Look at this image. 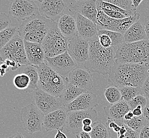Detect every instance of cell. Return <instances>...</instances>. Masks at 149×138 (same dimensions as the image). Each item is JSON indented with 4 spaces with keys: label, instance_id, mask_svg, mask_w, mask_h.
Segmentation results:
<instances>
[{
    "label": "cell",
    "instance_id": "1",
    "mask_svg": "<svg viewBox=\"0 0 149 138\" xmlns=\"http://www.w3.org/2000/svg\"><path fill=\"white\" fill-rule=\"evenodd\" d=\"M108 75L109 81L118 88L125 86L141 87L149 75V65L115 61Z\"/></svg>",
    "mask_w": 149,
    "mask_h": 138
},
{
    "label": "cell",
    "instance_id": "2",
    "mask_svg": "<svg viewBox=\"0 0 149 138\" xmlns=\"http://www.w3.org/2000/svg\"><path fill=\"white\" fill-rule=\"evenodd\" d=\"M89 53L84 68L91 72L106 75L110 73L116 61L117 49L104 48L99 43L97 36L89 40Z\"/></svg>",
    "mask_w": 149,
    "mask_h": 138
},
{
    "label": "cell",
    "instance_id": "3",
    "mask_svg": "<svg viewBox=\"0 0 149 138\" xmlns=\"http://www.w3.org/2000/svg\"><path fill=\"white\" fill-rule=\"evenodd\" d=\"M53 22L39 13L22 21L17 33L24 41L42 44Z\"/></svg>",
    "mask_w": 149,
    "mask_h": 138
},
{
    "label": "cell",
    "instance_id": "4",
    "mask_svg": "<svg viewBox=\"0 0 149 138\" xmlns=\"http://www.w3.org/2000/svg\"><path fill=\"white\" fill-rule=\"evenodd\" d=\"M115 61L149 65V39L136 42L123 43L117 50Z\"/></svg>",
    "mask_w": 149,
    "mask_h": 138
},
{
    "label": "cell",
    "instance_id": "5",
    "mask_svg": "<svg viewBox=\"0 0 149 138\" xmlns=\"http://www.w3.org/2000/svg\"><path fill=\"white\" fill-rule=\"evenodd\" d=\"M33 66L38 72V87L47 93L59 97L68 82V78L58 75L45 61L38 66Z\"/></svg>",
    "mask_w": 149,
    "mask_h": 138
},
{
    "label": "cell",
    "instance_id": "6",
    "mask_svg": "<svg viewBox=\"0 0 149 138\" xmlns=\"http://www.w3.org/2000/svg\"><path fill=\"white\" fill-rule=\"evenodd\" d=\"M68 44L69 39L58 30L57 22H53L41 44L45 58H51L68 51Z\"/></svg>",
    "mask_w": 149,
    "mask_h": 138
},
{
    "label": "cell",
    "instance_id": "7",
    "mask_svg": "<svg viewBox=\"0 0 149 138\" xmlns=\"http://www.w3.org/2000/svg\"><path fill=\"white\" fill-rule=\"evenodd\" d=\"M15 61L19 66L30 65L27 60L23 38L16 33L12 39L0 51V61Z\"/></svg>",
    "mask_w": 149,
    "mask_h": 138
},
{
    "label": "cell",
    "instance_id": "8",
    "mask_svg": "<svg viewBox=\"0 0 149 138\" xmlns=\"http://www.w3.org/2000/svg\"><path fill=\"white\" fill-rule=\"evenodd\" d=\"M44 115L33 103L21 108L20 117L24 129L30 135L42 131Z\"/></svg>",
    "mask_w": 149,
    "mask_h": 138
},
{
    "label": "cell",
    "instance_id": "9",
    "mask_svg": "<svg viewBox=\"0 0 149 138\" xmlns=\"http://www.w3.org/2000/svg\"><path fill=\"white\" fill-rule=\"evenodd\" d=\"M33 103L44 115L63 107L60 97L51 95L38 87L33 91Z\"/></svg>",
    "mask_w": 149,
    "mask_h": 138
},
{
    "label": "cell",
    "instance_id": "10",
    "mask_svg": "<svg viewBox=\"0 0 149 138\" xmlns=\"http://www.w3.org/2000/svg\"><path fill=\"white\" fill-rule=\"evenodd\" d=\"M68 52L78 66L84 67L89 57V40L77 35L69 40Z\"/></svg>",
    "mask_w": 149,
    "mask_h": 138
},
{
    "label": "cell",
    "instance_id": "11",
    "mask_svg": "<svg viewBox=\"0 0 149 138\" xmlns=\"http://www.w3.org/2000/svg\"><path fill=\"white\" fill-rule=\"evenodd\" d=\"M9 13L18 21H23L39 14L38 7L32 0H12Z\"/></svg>",
    "mask_w": 149,
    "mask_h": 138
},
{
    "label": "cell",
    "instance_id": "12",
    "mask_svg": "<svg viewBox=\"0 0 149 138\" xmlns=\"http://www.w3.org/2000/svg\"><path fill=\"white\" fill-rule=\"evenodd\" d=\"M86 118H90L93 122L97 121L98 114L95 109L78 111L68 112L66 122L65 130L73 135H77L82 131L83 121Z\"/></svg>",
    "mask_w": 149,
    "mask_h": 138
},
{
    "label": "cell",
    "instance_id": "13",
    "mask_svg": "<svg viewBox=\"0 0 149 138\" xmlns=\"http://www.w3.org/2000/svg\"><path fill=\"white\" fill-rule=\"evenodd\" d=\"M65 0H43L38 6L40 15L57 22L68 8Z\"/></svg>",
    "mask_w": 149,
    "mask_h": 138
},
{
    "label": "cell",
    "instance_id": "14",
    "mask_svg": "<svg viewBox=\"0 0 149 138\" xmlns=\"http://www.w3.org/2000/svg\"><path fill=\"white\" fill-rule=\"evenodd\" d=\"M45 61L55 72L65 78L68 77L70 72L78 66L68 51L55 57L45 58Z\"/></svg>",
    "mask_w": 149,
    "mask_h": 138
},
{
    "label": "cell",
    "instance_id": "15",
    "mask_svg": "<svg viewBox=\"0 0 149 138\" xmlns=\"http://www.w3.org/2000/svg\"><path fill=\"white\" fill-rule=\"evenodd\" d=\"M96 95L90 91H86L68 105L63 106L67 113L70 112L86 111L93 109L98 106Z\"/></svg>",
    "mask_w": 149,
    "mask_h": 138
},
{
    "label": "cell",
    "instance_id": "16",
    "mask_svg": "<svg viewBox=\"0 0 149 138\" xmlns=\"http://www.w3.org/2000/svg\"><path fill=\"white\" fill-rule=\"evenodd\" d=\"M67 78L69 83L86 91L93 89L91 73L84 67L77 66L70 72Z\"/></svg>",
    "mask_w": 149,
    "mask_h": 138
},
{
    "label": "cell",
    "instance_id": "17",
    "mask_svg": "<svg viewBox=\"0 0 149 138\" xmlns=\"http://www.w3.org/2000/svg\"><path fill=\"white\" fill-rule=\"evenodd\" d=\"M70 12L79 13L84 17L89 19L97 24V16L98 10L96 5V0H81L72 3L68 6Z\"/></svg>",
    "mask_w": 149,
    "mask_h": 138
},
{
    "label": "cell",
    "instance_id": "18",
    "mask_svg": "<svg viewBox=\"0 0 149 138\" xmlns=\"http://www.w3.org/2000/svg\"><path fill=\"white\" fill-rule=\"evenodd\" d=\"M68 113L63 107L44 115L43 126L46 131L55 130L62 131L65 126Z\"/></svg>",
    "mask_w": 149,
    "mask_h": 138
},
{
    "label": "cell",
    "instance_id": "19",
    "mask_svg": "<svg viewBox=\"0 0 149 138\" xmlns=\"http://www.w3.org/2000/svg\"><path fill=\"white\" fill-rule=\"evenodd\" d=\"M78 35L84 39L89 40L98 35L97 25L79 13H75Z\"/></svg>",
    "mask_w": 149,
    "mask_h": 138
},
{
    "label": "cell",
    "instance_id": "20",
    "mask_svg": "<svg viewBox=\"0 0 149 138\" xmlns=\"http://www.w3.org/2000/svg\"><path fill=\"white\" fill-rule=\"evenodd\" d=\"M60 32L66 38L70 40L78 35L77 22L74 15L64 13L57 22Z\"/></svg>",
    "mask_w": 149,
    "mask_h": 138
},
{
    "label": "cell",
    "instance_id": "21",
    "mask_svg": "<svg viewBox=\"0 0 149 138\" xmlns=\"http://www.w3.org/2000/svg\"><path fill=\"white\" fill-rule=\"evenodd\" d=\"M25 52L29 64L38 66L45 62V53L42 44L24 40Z\"/></svg>",
    "mask_w": 149,
    "mask_h": 138
},
{
    "label": "cell",
    "instance_id": "22",
    "mask_svg": "<svg viewBox=\"0 0 149 138\" xmlns=\"http://www.w3.org/2000/svg\"><path fill=\"white\" fill-rule=\"evenodd\" d=\"M140 17V15L136 13L133 16L126 17L121 19H115L110 18L108 24L104 30L113 31L124 35L126 30L132 24L139 20Z\"/></svg>",
    "mask_w": 149,
    "mask_h": 138
},
{
    "label": "cell",
    "instance_id": "23",
    "mask_svg": "<svg viewBox=\"0 0 149 138\" xmlns=\"http://www.w3.org/2000/svg\"><path fill=\"white\" fill-rule=\"evenodd\" d=\"M131 110L128 102L123 100L104 107V111L108 118L113 120H122L125 115Z\"/></svg>",
    "mask_w": 149,
    "mask_h": 138
},
{
    "label": "cell",
    "instance_id": "24",
    "mask_svg": "<svg viewBox=\"0 0 149 138\" xmlns=\"http://www.w3.org/2000/svg\"><path fill=\"white\" fill-rule=\"evenodd\" d=\"M125 43H134L147 39L144 26L140 21L135 22L124 34Z\"/></svg>",
    "mask_w": 149,
    "mask_h": 138
},
{
    "label": "cell",
    "instance_id": "25",
    "mask_svg": "<svg viewBox=\"0 0 149 138\" xmlns=\"http://www.w3.org/2000/svg\"><path fill=\"white\" fill-rule=\"evenodd\" d=\"M86 91L76 87L68 82L63 93L60 96L62 105L65 106L69 104Z\"/></svg>",
    "mask_w": 149,
    "mask_h": 138
},
{
    "label": "cell",
    "instance_id": "26",
    "mask_svg": "<svg viewBox=\"0 0 149 138\" xmlns=\"http://www.w3.org/2000/svg\"><path fill=\"white\" fill-rule=\"evenodd\" d=\"M19 73H24L29 77L30 79V85L25 91L30 93L33 92L38 88V82L39 80V75L37 69L35 66L28 65Z\"/></svg>",
    "mask_w": 149,
    "mask_h": 138
},
{
    "label": "cell",
    "instance_id": "27",
    "mask_svg": "<svg viewBox=\"0 0 149 138\" xmlns=\"http://www.w3.org/2000/svg\"><path fill=\"white\" fill-rule=\"evenodd\" d=\"M96 5L98 10L117 11L122 13L124 15H125L126 17L133 16L137 13L136 10H126L112 4L102 1L101 0H96Z\"/></svg>",
    "mask_w": 149,
    "mask_h": 138
},
{
    "label": "cell",
    "instance_id": "28",
    "mask_svg": "<svg viewBox=\"0 0 149 138\" xmlns=\"http://www.w3.org/2000/svg\"><path fill=\"white\" fill-rule=\"evenodd\" d=\"M90 134L92 138H111L109 129L101 121H97L93 123V130Z\"/></svg>",
    "mask_w": 149,
    "mask_h": 138
},
{
    "label": "cell",
    "instance_id": "29",
    "mask_svg": "<svg viewBox=\"0 0 149 138\" xmlns=\"http://www.w3.org/2000/svg\"><path fill=\"white\" fill-rule=\"evenodd\" d=\"M104 95L108 102L113 104L122 100V94L119 88L113 85L109 86L104 89Z\"/></svg>",
    "mask_w": 149,
    "mask_h": 138
},
{
    "label": "cell",
    "instance_id": "30",
    "mask_svg": "<svg viewBox=\"0 0 149 138\" xmlns=\"http://www.w3.org/2000/svg\"><path fill=\"white\" fill-rule=\"evenodd\" d=\"M122 94V100L128 102L135 97L142 95L141 87L125 86L119 88Z\"/></svg>",
    "mask_w": 149,
    "mask_h": 138
},
{
    "label": "cell",
    "instance_id": "31",
    "mask_svg": "<svg viewBox=\"0 0 149 138\" xmlns=\"http://www.w3.org/2000/svg\"><path fill=\"white\" fill-rule=\"evenodd\" d=\"M122 121L129 128L138 133H139L144 126L149 123L145 119L143 115L141 116H134L131 120L125 121L122 119Z\"/></svg>",
    "mask_w": 149,
    "mask_h": 138
},
{
    "label": "cell",
    "instance_id": "32",
    "mask_svg": "<svg viewBox=\"0 0 149 138\" xmlns=\"http://www.w3.org/2000/svg\"><path fill=\"white\" fill-rule=\"evenodd\" d=\"M14 86L19 90H25L30 85L29 77L24 73H19L15 75L13 80Z\"/></svg>",
    "mask_w": 149,
    "mask_h": 138
},
{
    "label": "cell",
    "instance_id": "33",
    "mask_svg": "<svg viewBox=\"0 0 149 138\" xmlns=\"http://www.w3.org/2000/svg\"><path fill=\"white\" fill-rule=\"evenodd\" d=\"M17 32L15 27H9L0 32V51L12 39Z\"/></svg>",
    "mask_w": 149,
    "mask_h": 138
},
{
    "label": "cell",
    "instance_id": "34",
    "mask_svg": "<svg viewBox=\"0 0 149 138\" xmlns=\"http://www.w3.org/2000/svg\"><path fill=\"white\" fill-rule=\"evenodd\" d=\"M103 30L105 33H107L108 35L110 36L113 42V47L117 49L120 46V45H122L123 43H124V35L113 31Z\"/></svg>",
    "mask_w": 149,
    "mask_h": 138
},
{
    "label": "cell",
    "instance_id": "35",
    "mask_svg": "<svg viewBox=\"0 0 149 138\" xmlns=\"http://www.w3.org/2000/svg\"><path fill=\"white\" fill-rule=\"evenodd\" d=\"M102 1L112 4L116 6L126 10H136L134 8L131 0H101Z\"/></svg>",
    "mask_w": 149,
    "mask_h": 138
},
{
    "label": "cell",
    "instance_id": "36",
    "mask_svg": "<svg viewBox=\"0 0 149 138\" xmlns=\"http://www.w3.org/2000/svg\"><path fill=\"white\" fill-rule=\"evenodd\" d=\"M97 37L99 44L103 47L109 48L113 47V42L110 36L105 33L104 30L98 29Z\"/></svg>",
    "mask_w": 149,
    "mask_h": 138
},
{
    "label": "cell",
    "instance_id": "37",
    "mask_svg": "<svg viewBox=\"0 0 149 138\" xmlns=\"http://www.w3.org/2000/svg\"><path fill=\"white\" fill-rule=\"evenodd\" d=\"M148 102V99L142 95H139L128 102V104L131 111L138 106L142 107L143 109Z\"/></svg>",
    "mask_w": 149,
    "mask_h": 138
},
{
    "label": "cell",
    "instance_id": "38",
    "mask_svg": "<svg viewBox=\"0 0 149 138\" xmlns=\"http://www.w3.org/2000/svg\"><path fill=\"white\" fill-rule=\"evenodd\" d=\"M12 23L11 20L5 13L0 12V32L10 27Z\"/></svg>",
    "mask_w": 149,
    "mask_h": 138
},
{
    "label": "cell",
    "instance_id": "39",
    "mask_svg": "<svg viewBox=\"0 0 149 138\" xmlns=\"http://www.w3.org/2000/svg\"><path fill=\"white\" fill-rule=\"evenodd\" d=\"M117 138H139V133L127 126L126 132L124 134H117Z\"/></svg>",
    "mask_w": 149,
    "mask_h": 138
},
{
    "label": "cell",
    "instance_id": "40",
    "mask_svg": "<svg viewBox=\"0 0 149 138\" xmlns=\"http://www.w3.org/2000/svg\"><path fill=\"white\" fill-rule=\"evenodd\" d=\"M109 130H113L114 132L118 133L120 130V126L117 123L116 120L108 118L107 122L106 123Z\"/></svg>",
    "mask_w": 149,
    "mask_h": 138
},
{
    "label": "cell",
    "instance_id": "41",
    "mask_svg": "<svg viewBox=\"0 0 149 138\" xmlns=\"http://www.w3.org/2000/svg\"><path fill=\"white\" fill-rule=\"evenodd\" d=\"M142 95L149 99V75L144 82L143 85L141 87Z\"/></svg>",
    "mask_w": 149,
    "mask_h": 138
},
{
    "label": "cell",
    "instance_id": "42",
    "mask_svg": "<svg viewBox=\"0 0 149 138\" xmlns=\"http://www.w3.org/2000/svg\"><path fill=\"white\" fill-rule=\"evenodd\" d=\"M107 15L111 18L115 19H121L126 17L125 15H124L122 13L117 11H102Z\"/></svg>",
    "mask_w": 149,
    "mask_h": 138
},
{
    "label": "cell",
    "instance_id": "43",
    "mask_svg": "<svg viewBox=\"0 0 149 138\" xmlns=\"http://www.w3.org/2000/svg\"><path fill=\"white\" fill-rule=\"evenodd\" d=\"M139 135V138H149V123L141 130Z\"/></svg>",
    "mask_w": 149,
    "mask_h": 138
},
{
    "label": "cell",
    "instance_id": "44",
    "mask_svg": "<svg viewBox=\"0 0 149 138\" xmlns=\"http://www.w3.org/2000/svg\"><path fill=\"white\" fill-rule=\"evenodd\" d=\"M3 62L6 64L8 66H9V68L10 70L12 71H15L16 70L20 68V66L18 65L17 63L15 62V61L10 60V59H7L4 61Z\"/></svg>",
    "mask_w": 149,
    "mask_h": 138
},
{
    "label": "cell",
    "instance_id": "45",
    "mask_svg": "<svg viewBox=\"0 0 149 138\" xmlns=\"http://www.w3.org/2000/svg\"><path fill=\"white\" fill-rule=\"evenodd\" d=\"M143 116L149 123V99H148L145 107L143 109Z\"/></svg>",
    "mask_w": 149,
    "mask_h": 138
},
{
    "label": "cell",
    "instance_id": "46",
    "mask_svg": "<svg viewBox=\"0 0 149 138\" xmlns=\"http://www.w3.org/2000/svg\"><path fill=\"white\" fill-rule=\"evenodd\" d=\"M134 116H141L143 115V109L141 106H138L136 108L132 110Z\"/></svg>",
    "mask_w": 149,
    "mask_h": 138
},
{
    "label": "cell",
    "instance_id": "47",
    "mask_svg": "<svg viewBox=\"0 0 149 138\" xmlns=\"http://www.w3.org/2000/svg\"><path fill=\"white\" fill-rule=\"evenodd\" d=\"M144 26L146 30L147 39L149 40V15L146 16L145 18V22Z\"/></svg>",
    "mask_w": 149,
    "mask_h": 138
},
{
    "label": "cell",
    "instance_id": "48",
    "mask_svg": "<svg viewBox=\"0 0 149 138\" xmlns=\"http://www.w3.org/2000/svg\"><path fill=\"white\" fill-rule=\"evenodd\" d=\"M77 138H92L90 134L89 133L81 131L79 133L76 135Z\"/></svg>",
    "mask_w": 149,
    "mask_h": 138
},
{
    "label": "cell",
    "instance_id": "49",
    "mask_svg": "<svg viewBox=\"0 0 149 138\" xmlns=\"http://www.w3.org/2000/svg\"><path fill=\"white\" fill-rule=\"evenodd\" d=\"M134 117L133 113L132 112V111H128L126 114L125 115L124 117L123 118V120L125 121H129L132 120L133 117Z\"/></svg>",
    "mask_w": 149,
    "mask_h": 138
},
{
    "label": "cell",
    "instance_id": "50",
    "mask_svg": "<svg viewBox=\"0 0 149 138\" xmlns=\"http://www.w3.org/2000/svg\"><path fill=\"white\" fill-rule=\"evenodd\" d=\"M55 138H68L64 133L62 131L58 130H57L56 135L55 136Z\"/></svg>",
    "mask_w": 149,
    "mask_h": 138
},
{
    "label": "cell",
    "instance_id": "51",
    "mask_svg": "<svg viewBox=\"0 0 149 138\" xmlns=\"http://www.w3.org/2000/svg\"><path fill=\"white\" fill-rule=\"evenodd\" d=\"M94 123L93 120L90 118H86L83 121L84 125H93V123Z\"/></svg>",
    "mask_w": 149,
    "mask_h": 138
},
{
    "label": "cell",
    "instance_id": "52",
    "mask_svg": "<svg viewBox=\"0 0 149 138\" xmlns=\"http://www.w3.org/2000/svg\"><path fill=\"white\" fill-rule=\"evenodd\" d=\"M93 130V125H84L82 128V131L90 133Z\"/></svg>",
    "mask_w": 149,
    "mask_h": 138
},
{
    "label": "cell",
    "instance_id": "53",
    "mask_svg": "<svg viewBox=\"0 0 149 138\" xmlns=\"http://www.w3.org/2000/svg\"><path fill=\"white\" fill-rule=\"evenodd\" d=\"M132 4L135 9L138 8L143 0H131Z\"/></svg>",
    "mask_w": 149,
    "mask_h": 138
},
{
    "label": "cell",
    "instance_id": "54",
    "mask_svg": "<svg viewBox=\"0 0 149 138\" xmlns=\"http://www.w3.org/2000/svg\"><path fill=\"white\" fill-rule=\"evenodd\" d=\"M8 138H26L20 132H17Z\"/></svg>",
    "mask_w": 149,
    "mask_h": 138
},
{
    "label": "cell",
    "instance_id": "55",
    "mask_svg": "<svg viewBox=\"0 0 149 138\" xmlns=\"http://www.w3.org/2000/svg\"><path fill=\"white\" fill-rule=\"evenodd\" d=\"M0 68H2V69H5V70H7L8 71L10 70L9 68V66H8L4 62H2L0 64Z\"/></svg>",
    "mask_w": 149,
    "mask_h": 138
},
{
    "label": "cell",
    "instance_id": "56",
    "mask_svg": "<svg viewBox=\"0 0 149 138\" xmlns=\"http://www.w3.org/2000/svg\"><path fill=\"white\" fill-rule=\"evenodd\" d=\"M8 72V71L5 70V69H2L0 68V75L1 77H3L6 75V72Z\"/></svg>",
    "mask_w": 149,
    "mask_h": 138
},
{
    "label": "cell",
    "instance_id": "57",
    "mask_svg": "<svg viewBox=\"0 0 149 138\" xmlns=\"http://www.w3.org/2000/svg\"><path fill=\"white\" fill-rule=\"evenodd\" d=\"M35 1H38L39 2H42V1H43V0H35Z\"/></svg>",
    "mask_w": 149,
    "mask_h": 138
},
{
    "label": "cell",
    "instance_id": "58",
    "mask_svg": "<svg viewBox=\"0 0 149 138\" xmlns=\"http://www.w3.org/2000/svg\"><path fill=\"white\" fill-rule=\"evenodd\" d=\"M76 1H81V0H76Z\"/></svg>",
    "mask_w": 149,
    "mask_h": 138
}]
</instances>
